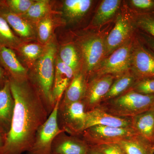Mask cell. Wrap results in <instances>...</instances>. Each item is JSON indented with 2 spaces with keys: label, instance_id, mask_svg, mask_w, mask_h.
<instances>
[{
  "label": "cell",
  "instance_id": "22",
  "mask_svg": "<svg viewBox=\"0 0 154 154\" xmlns=\"http://www.w3.org/2000/svg\"><path fill=\"white\" fill-rule=\"evenodd\" d=\"M94 3L92 0H66L63 5L64 17L71 23L79 21L88 14Z\"/></svg>",
  "mask_w": 154,
  "mask_h": 154
},
{
  "label": "cell",
  "instance_id": "10",
  "mask_svg": "<svg viewBox=\"0 0 154 154\" xmlns=\"http://www.w3.org/2000/svg\"><path fill=\"white\" fill-rule=\"evenodd\" d=\"M138 134L132 127H114L95 125L85 130L81 137L89 145L112 143Z\"/></svg>",
  "mask_w": 154,
  "mask_h": 154
},
{
  "label": "cell",
  "instance_id": "31",
  "mask_svg": "<svg viewBox=\"0 0 154 154\" xmlns=\"http://www.w3.org/2000/svg\"><path fill=\"white\" fill-rule=\"evenodd\" d=\"M34 2L32 0H7L4 1V3L9 11L21 16L27 12Z\"/></svg>",
  "mask_w": 154,
  "mask_h": 154
},
{
  "label": "cell",
  "instance_id": "33",
  "mask_svg": "<svg viewBox=\"0 0 154 154\" xmlns=\"http://www.w3.org/2000/svg\"><path fill=\"white\" fill-rule=\"evenodd\" d=\"M91 146L104 154H125L122 149L116 143H105Z\"/></svg>",
  "mask_w": 154,
  "mask_h": 154
},
{
  "label": "cell",
  "instance_id": "12",
  "mask_svg": "<svg viewBox=\"0 0 154 154\" xmlns=\"http://www.w3.org/2000/svg\"><path fill=\"white\" fill-rule=\"evenodd\" d=\"M90 146L81 136L67 135L62 132L54 140L52 154H88Z\"/></svg>",
  "mask_w": 154,
  "mask_h": 154
},
{
  "label": "cell",
  "instance_id": "4",
  "mask_svg": "<svg viewBox=\"0 0 154 154\" xmlns=\"http://www.w3.org/2000/svg\"><path fill=\"white\" fill-rule=\"evenodd\" d=\"M98 108L114 116L131 118L154 109V94L129 90L121 96L102 102Z\"/></svg>",
  "mask_w": 154,
  "mask_h": 154
},
{
  "label": "cell",
  "instance_id": "15",
  "mask_svg": "<svg viewBox=\"0 0 154 154\" xmlns=\"http://www.w3.org/2000/svg\"><path fill=\"white\" fill-rule=\"evenodd\" d=\"M123 1L121 0H103L101 1L88 29H100L112 20H115L121 9Z\"/></svg>",
  "mask_w": 154,
  "mask_h": 154
},
{
  "label": "cell",
  "instance_id": "38",
  "mask_svg": "<svg viewBox=\"0 0 154 154\" xmlns=\"http://www.w3.org/2000/svg\"><path fill=\"white\" fill-rule=\"evenodd\" d=\"M3 2V1H0V5H2V3Z\"/></svg>",
  "mask_w": 154,
  "mask_h": 154
},
{
  "label": "cell",
  "instance_id": "7",
  "mask_svg": "<svg viewBox=\"0 0 154 154\" xmlns=\"http://www.w3.org/2000/svg\"><path fill=\"white\" fill-rule=\"evenodd\" d=\"M134 36L105 57L92 78L105 75L116 76L130 71L131 50Z\"/></svg>",
  "mask_w": 154,
  "mask_h": 154
},
{
  "label": "cell",
  "instance_id": "8",
  "mask_svg": "<svg viewBox=\"0 0 154 154\" xmlns=\"http://www.w3.org/2000/svg\"><path fill=\"white\" fill-rule=\"evenodd\" d=\"M130 71L138 80L154 79V52L142 42L136 32L131 50Z\"/></svg>",
  "mask_w": 154,
  "mask_h": 154
},
{
  "label": "cell",
  "instance_id": "25",
  "mask_svg": "<svg viewBox=\"0 0 154 154\" xmlns=\"http://www.w3.org/2000/svg\"><path fill=\"white\" fill-rule=\"evenodd\" d=\"M23 40L14 33L7 21L0 16V46L17 51Z\"/></svg>",
  "mask_w": 154,
  "mask_h": 154
},
{
  "label": "cell",
  "instance_id": "6",
  "mask_svg": "<svg viewBox=\"0 0 154 154\" xmlns=\"http://www.w3.org/2000/svg\"><path fill=\"white\" fill-rule=\"evenodd\" d=\"M57 119L60 128L65 132L71 135H81L85 129L86 112L83 103H59Z\"/></svg>",
  "mask_w": 154,
  "mask_h": 154
},
{
  "label": "cell",
  "instance_id": "9",
  "mask_svg": "<svg viewBox=\"0 0 154 154\" xmlns=\"http://www.w3.org/2000/svg\"><path fill=\"white\" fill-rule=\"evenodd\" d=\"M60 101H57L47 120L38 128L33 145L27 154H52L54 140L59 134L64 132L60 128L57 122V109Z\"/></svg>",
  "mask_w": 154,
  "mask_h": 154
},
{
  "label": "cell",
  "instance_id": "36",
  "mask_svg": "<svg viewBox=\"0 0 154 154\" xmlns=\"http://www.w3.org/2000/svg\"><path fill=\"white\" fill-rule=\"evenodd\" d=\"M9 80V77L7 73L1 66H0V87L2 86L7 81Z\"/></svg>",
  "mask_w": 154,
  "mask_h": 154
},
{
  "label": "cell",
  "instance_id": "28",
  "mask_svg": "<svg viewBox=\"0 0 154 154\" xmlns=\"http://www.w3.org/2000/svg\"><path fill=\"white\" fill-rule=\"evenodd\" d=\"M130 12L134 15L154 14V0L124 1Z\"/></svg>",
  "mask_w": 154,
  "mask_h": 154
},
{
  "label": "cell",
  "instance_id": "5",
  "mask_svg": "<svg viewBox=\"0 0 154 154\" xmlns=\"http://www.w3.org/2000/svg\"><path fill=\"white\" fill-rule=\"evenodd\" d=\"M136 30L132 14L123 1L114 25L105 38V57L133 38Z\"/></svg>",
  "mask_w": 154,
  "mask_h": 154
},
{
  "label": "cell",
  "instance_id": "34",
  "mask_svg": "<svg viewBox=\"0 0 154 154\" xmlns=\"http://www.w3.org/2000/svg\"><path fill=\"white\" fill-rule=\"evenodd\" d=\"M136 34L143 43L154 52V38L148 34L136 30Z\"/></svg>",
  "mask_w": 154,
  "mask_h": 154
},
{
  "label": "cell",
  "instance_id": "26",
  "mask_svg": "<svg viewBox=\"0 0 154 154\" xmlns=\"http://www.w3.org/2000/svg\"><path fill=\"white\" fill-rule=\"evenodd\" d=\"M50 2L47 0H37L30 6L27 12L21 17L31 22H38L52 13Z\"/></svg>",
  "mask_w": 154,
  "mask_h": 154
},
{
  "label": "cell",
  "instance_id": "19",
  "mask_svg": "<svg viewBox=\"0 0 154 154\" xmlns=\"http://www.w3.org/2000/svg\"><path fill=\"white\" fill-rule=\"evenodd\" d=\"M88 80L82 71L78 72L66 88L60 103L69 104L82 102L85 95Z\"/></svg>",
  "mask_w": 154,
  "mask_h": 154
},
{
  "label": "cell",
  "instance_id": "3",
  "mask_svg": "<svg viewBox=\"0 0 154 154\" xmlns=\"http://www.w3.org/2000/svg\"><path fill=\"white\" fill-rule=\"evenodd\" d=\"M93 30L78 38L75 44L82 62V71L88 81L92 78L105 57V38L112 27Z\"/></svg>",
  "mask_w": 154,
  "mask_h": 154
},
{
  "label": "cell",
  "instance_id": "21",
  "mask_svg": "<svg viewBox=\"0 0 154 154\" xmlns=\"http://www.w3.org/2000/svg\"><path fill=\"white\" fill-rule=\"evenodd\" d=\"M125 154H154V144L148 141L138 134L116 141Z\"/></svg>",
  "mask_w": 154,
  "mask_h": 154
},
{
  "label": "cell",
  "instance_id": "1",
  "mask_svg": "<svg viewBox=\"0 0 154 154\" xmlns=\"http://www.w3.org/2000/svg\"><path fill=\"white\" fill-rule=\"evenodd\" d=\"M9 79L15 107L2 154H22L31 148L37 131L49 114L38 92L28 79L18 82Z\"/></svg>",
  "mask_w": 154,
  "mask_h": 154
},
{
  "label": "cell",
  "instance_id": "2",
  "mask_svg": "<svg viewBox=\"0 0 154 154\" xmlns=\"http://www.w3.org/2000/svg\"><path fill=\"white\" fill-rule=\"evenodd\" d=\"M57 51L56 44L51 40L45 45L43 53L35 63V67L28 78L41 97L49 115L56 104L53 98V89Z\"/></svg>",
  "mask_w": 154,
  "mask_h": 154
},
{
  "label": "cell",
  "instance_id": "30",
  "mask_svg": "<svg viewBox=\"0 0 154 154\" xmlns=\"http://www.w3.org/2000/svg\"><path fill=\"white\" fill-rule=\"evenodd\" d=\"M132 15L137 30L154 38V14Z\"/></svg>",
  "mask_w": 154,
  "mask_h": 154
},
{
  "label": "cell",
  "instance_id": "37",
  "mask_svg": "<svg viewBox=\"0 0 154 154\" xmlns=\"http://www.w3.org/2000/svg\"><path fill=\"white\" fill-rule=\"evenodd\" d=\"M90 146V150H89L88 154H104L102 153V152L99 151L97 149L95 148L94 147L91 146Z\"/></svg>",
  "mask_w": 154,
  "mask_h": 154
},
{
  "label": "cell",
  "instance_id": "16",
  "mask_svg": "<svg viewBox=\"0 0 154 154\" xmlns=\"http://www.w3.org/2000/svg\"><path fill=\"white\" fill-rule=\"evenodd\" d=\"M95 125L131 127V118L114 116L99 108L86 112L85 129Z\"/></svg>",
  "mask_w": 154,
  "mask_h": 154
},
{
  "label": "cell",
  "instance_id": "14",
  "mask_svg": "<svg viewBox=\"0 0 154 154\" xmlns=\"http://www.w3.org/2000/svg\"><path fill=\"white\" fill-rule=\"evenodd\" d=\"M0 66L9 79L18 82L28 79V70L20 62L14 50L0 46Z\"/></svg>",
  "mask_w": 154,
  "mask_h": 154
},
{
  "label": "cell",
  "instance_id": "27",
  "mask_svg": "<svg viewBox=\"0 0 154 154\" xmlns=\"http://www.w3.org/2000/svg\"><path fill=\"white\" fill-rule=\"evenodd\" d=\"M54 26L53 20L50 15L37 22L36 35L42 44L45 45L50 41Z\"/></svg>",
  "mask_w": 154,
  "mask_h": 154
},
{
  "label": "cell",
  "instance_id": "17",
  "mask_svg": "<svg viewBox=\"0 0 154 154\" xmlns=\"http://www.w3.org/2000/svg\"><path fill=\"white\" fill-rule=\"evenodd\" d=\"M75 74L72 69L57 58L53 89V98L55 104L61 100L64 93Z\"/></svg>",
  "mask_w": 154,
  "mask_h": 154
},
{
  "label": "cell",
  "instance_id": "24",
  "mask_svg": "<svg viewBox=\"0 0 154 154\" xmlns=\"http://www.w3.org/2000/svg\"><path fill=\"white\" fill-rule=\"evenodd\" d=\"M59 58L72 69L75 73L82 70V62L79 50L75 45L69 43L61 48Z\"/></svg>",
  "mask_w": 154,
  "mask_h": 154
},
{
  "label": "cell",
  "instance_id": "11",
  "mask_svg": "<svg viewBox=\"0 0 154 154\" xmlns=\"http://www.w3.org/2000/svg\"><path fill=\"white\" fill-rule=\"evenodd\" d=\"M115 78L113 75H105L93 77L88 81L85 95L82 102L86 112L99 107Z\"/></svg>",
  "mask_w": 154,
  "mask_h": 154
},
{
  "label": "cell",
  "instance_id": "35",
  "mask_svg": "<svg viewBox=\"0 0 154 154\" xmlns=\"http://www.w3.org/2000/svg\"><path fill=\"white\" fill-rule=\"evenodd\" d=\"M8 132L0 125V154H2L7 142Z\"/></svg>",
  "mask_w": 154,
  "mask_h": 154
},
{
  "label": "cell",
  "instance_id": "23",
  "mask_svg": "<svg viewBox=\"0 0 154 154\" xmlns=\"http://www.w3.org/2000/svg\"><path fill=\"white\" fill-rule=\"evenodd\" d=\"M137 81L136 77L131 71L116 76L110 90L103 98L102 103L126 93L132 88Z\"/></svg>",
  "mask_w": 154,
  "mask_h": 154
},
{
  "label": "cell",
  "instance_id": "13",
  "mask_svg": "<svg viewBox=\"0 0 154 154\" xmlns=\"http://www.w3.org/2000/svg\"><path fill=\"white\" fill-rule=\"evenodd\" d=\"M0 16L7 21L14 33L22 40L33 39L37 36L36 29L30 21L9 11L4 1L0 5Z\"/></svg>",
  "mask_w": 154,
  "mask_h": 154
},
{
  "label": "cell",
  "instance_id": "32",
  "mask_svg": "<svg viewBox=\"0 0 154 154\" xmlns=\"http://www.w3.org/2000/svg\"><path fill=\"white\" fill-rule=\"evenodd\" d=\"M130 90L145 94H154V79L138 80Z\"/></svg>",
  "mask_w": 154,
  "mask_h": 154
},
{
  "label": "cell",
  "instance_id": "18",
  "mask_svg": "<svg viewBox=\"0 0 154 154\" xmlns=\"http://www.w3.org/2000/svg\"><path fill=\"white\" fill-rule=\"evenodd\" d=\"M15 101L9 80L0 87V125L9 133L14 113Z\"/></svg>",
  "mask_w": 154,
  "mask_h": 154
},
{
  "label": "cell",
  "instance_id": "20",
  "mask_svg": "<svg viewBox=\"0 0 154 154\" xmlns=\"http://www.w3.org/2000/svg\"><path fill=\"white\" fill-rule=\"evenodd\" d=\"M131 127L139 135L154 144V109L131 117Z\"/></svg>",
  "mask_w": 154,
  "mask_h": 154
},
{
  "label": "cell",
  "instance_id": "29",
  "mask_svg": "<svg viewBox=\"0 0 154 154\" xmlns=\"http://www.w3.org/2000/svg\"><path fill=\"white\" fill-rule=\"evenodd\" d=\"M44 46L37 43L22 44L17 50L20 55L30 63L36 62L44 50Z\"/></svg>",
  "mask_w": 154,
  "mask_h": 154
}]
</instances>
